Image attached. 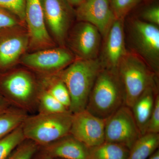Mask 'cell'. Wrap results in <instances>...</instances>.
<instances>
[{"label":"cell","instance_id":"6da1fadb","mask_svg":"<svg viewBox=\"0 0 159 159\" xmlns=\"http://www.w3.org/2000/svg\"><path fill=\"white\" fill-rule=\"evenodd\" d=\"M102 66L97 58H79L58 73L68 90L70 97V111L75 114L86 109L90 94Z\"/></svg>","mask_w":159,"mask_h":159},{"label":"cell","instance_id":"7a4b0ae2","mask_svg":"<svg viewBox=\"0 0 159 159\" xmlns=\"http://www.w3.org/2000/svg\"><path fill=\"white\" fill-rule=\"evenodd\" d=\"M124 105L125 91L118 70L102 67L94 83L85 109L105 120Z\"/></svg>","mask_w":159,"mask_h":159},{"label":"cell","instance_id":"3957f363","mask_svg":"<svg viewBox=\"0 0 159 159\" xmlns=\"http://www.w3.org/2000/svg\"><path fill=\"white\" fill-rule=\"evenodd\" d=\"M72 117L70 111L28 116L22 124L23 133L40 147L45 146L70 134Z\"/></svg>","mask_w":159,"mask_h":159},{"label":"cell","instance_id":"277c9868","mask_svg":"<svg viewBox=\"0 0 159 159\" xmlns=\"http://www.w3.org/2000/svg\"><path fill=\"white\" fill-rule=\"evenodd\" d=\"M136 54H125L118 67V72L125 93V105L131 108L148 88L156 85L155 73Z\"/></svg>","mask_w":159,"mask_h":159},{"label":"cell","instance_id":"5b68a950","mask_svg":"<svg viewBox=\"0 0 159 159\" xmlns=\"http://www.w3.org/2000/svg\"><path fill=\"white\" fill-rule=\"evenodd\" d=\"M0 90L11 105L26 112L37 105L39 90L34 78L27 71H15L3 77Z\"/></svg>","mask_w":159,"mask_h":159},{"label":"cell","instance_id":"8992f818","mask_svg":"<svg viewBox=\"0 0 159 159\" xmlns=\"http://www.w3.org/2000/svg\"><path fill=\"white\" fill-rule=\"evenodd\" d=\"M142 136L132 111L126 105L105 120V141L123 145L130 149Z\"/></svg>","mask_w":159,"mask_h":159},{"label":"cell","instance_id":"52a82bcc","mask_svg":"<svg viewBox=\"0 0 159 159\" xmlns=\"http://www.w3.org/2000/svg\"><path fill=\"white\" fill-rule=\"evenodd\" d=\"M132 37L136 49L147 64L157 74L159 72V30L157 25L136 20L132 26Z\"/></svg>","mask_w":159,"mask_h":159},{"label":"cell","instance_id":"ba28073f","mask_svg":"<svg viewBox=\"0 0 159 159\" xmlns=\"http://www.w3.org/2000/svg\"><path fill=\"white\" fill-rule=\"evenodd\" d=\"M70 134L88 148L105 142V120L85 109L73 114Z\"/></svg>","mask_w":159,"mask_h":159},{"label":"cell","instance_id":"9c48e42d","mask_svg":"<svg viewBox=\"0 0 159 159\" xmlns=\"http://www.w3.org/2000/svg\"><path fill=\"white\" fill-rule=\"evenodd\" d=\"M25 23L28 27L29 48L39 50L51 48L54 43L48 32L40 0H27Z\"/></svg>","mask_w":159,"mask_h":159},{"label":"cell","instance_id":"30bf717a","mask_svg":"<svg viewBox=\"0 0 159 159\" xmlns=\"http://www.w3.org/2000/svg\"><path fill=\"white\" fill-rule=\"evenodd\" d=\"M74 61V56L63 48H48L25 54L21 58L24 65L39 72L58 73Z\"/></svg>","mask_w":159,"mask_h":159},{"label":"cell","instance_id":"8fae6325","mask_svg":"<svg viewBox=\"0 0 159 159\" xmlns=\"http://www.w3.org/2000/svg\"><path fill=\"white\" fill-rule=\"evenodd\" d=\"M44 16L57 42L64 41L74 11L66 0H40Z\"/></svg>","mask_w":159,"mask_h":159},{"label":"cell","instance_id":"7c38bea8","mask_svg":"<svg viewBox=\"0 0 159 159\" xmlns=\"http://www.w3.org/2000/svg\"><path fill=\"white\" fill-rule=\"evenodd\" d=\"M75 15L77 19L93 25L104 36L116 19L109 0H84L77 7Z\"/></svg>","mask_w":159,"mask_h":159},{"label":"cell","instance_id":"4fadbf2b","mask_svg":"<svg viewBox=\"0 0 159 159\" xmlns=\"http://www.w3.org/2000/svg\"><path fill=\"white\" fill-rule=\"evenodd\" d=\"M0 32V69L14 65L29 46L28 32L17 26L2 29Z\"/></svg>","mask_w":159,"mask_h":159},{"label":"cell","instance_id":"5bb4252c","mask_svg":"<svg viewBox=\"0 0 159 159\" xmlns=\"http://www.w3.org/2000/svg\"><path fill=\"white\" fill-rule=\"evenodd\" d=\"M106 36L103 60L101 61L102 67L118 70L119 63L126 53L123 20L116 19Z\"/></svg>","mask_w":159,"mask_h":159},{"label":"cell","instance_id":"9a60e30c","mask_svg":"<svg viewBox=\"0 0 159 159\" xmlns=\"http://www.w3.org/2000/svg\"><path fill=\"white\" fill-rule=\"evenodd\" d=\"M100 33L93 25L80 23L73 34L71 45L80 58L95 59L99 51Z\"/></svg>","mask_w":159,"mask_h":159},{"label":"cell","instance_id":"2e32d148","mask_svg":"<svg viewBox=\"0 0 159 159\" xmlns=\"http://www.w3.org/2000/svg\"><path fill=\"white\" fill-rule=\"evenodd\" d=\"M40 148L53 159H87L89 148L70 134Z\"/></svg>","mask_w":159,"mask_h":159},{"label":"cell","instance_id":"e0dca14e","mask_svg":"<svg viewBox=\"0 0 159 159\" xmlns=\"http://www.w3.org/2000/svg\"><path fill=\"white\" fill-rule=\"evenodd\" d=\"M158 94L156 85L148 88L131 108L142 135L146 133V128Z\"/></svg>","mask_w":159,"mask_h":159},{"label":"cell","instance_id":"ac0fdd59","mask_svg":"<svg viewBox=\"0 0 159 159\" xmlns=\"http://www.w3.org/2000/svg\"><path fill=\"white\" fill-rule=\"evenodd\" d=\"M159 134L142 135L129 149L127 159H148L158 149Z\"/></svg>","mask_w":159,"mask_h":159},{"label":"cell","instance_id":"d6986e66","mask_svg":"<svg viewBox=\"0 0 159 159\" xmlns=\"http://www.w3.org/2000/svg\"><path fill=\"white\" fill-rule=\"evenodd\" d=\"M129 152L124 145L105 141L89 148L87 159H127Z\"/></svg>","mask_w":159,"mask_h":159},{"label":"cell","instance_id":"ffe728a7","mask_svg":"<svg viewBox=\"0 0 159 159\" xmlns=\"http://www.w3.org/2000/svg\"><path fill=\"white\" fill-rule=\"evenodd\" d=\"M28 116L26 111L14 106L0 114V139L21 125Z\"/></svg>","mask_w":159,"mask_h":159},{"label":"cell","instance_id":"44dd1931","mask_svg":"<svg viewBox=\"0 0 159 159\" xmlns=\"http://www.w3.org/2000/svg\"><path fill=\"white\" fill-rule=\"evenodd\" d=\"M43 84L42 88L48 91L69 110L71 99L68 90L57 74L47 77L43 80Z\"/></svg>","mask_w":159,"mask_h":159},{"label":"cell","instance_id":"7402d4cb","mask_svg":"<svg viewBox=\"0 0 159 159\" xmlns=\"http://www.w3.org/2000/svg\"><path fill=\"white\" fill-rule=\"evenodd\" d=\"M37 106L39 113H57L70 111L43 88L39 90Z\"/></svg>","mask_w":159,"mask_h":159},{"label":"cell","instance_id":"603a6c76","mask_svg":"<svg viewBox=\"0 0 159 159\" xmlns=\"http://www.w3.org/2000/svg\"><path fill=\"white\" fill-rule=\"evenodd\" d=\"M25 139L22 125L0 139V159H6L18 145Z\"/></svg>","mask_w":159,"mask_h":159},{"label":"cell","instance_id":"cb8c5ba5","mask_svg":"<svg viewBox=\"0 0 159 159\" xmlns=\"http://www.w3.org/2000/svg\"><path fill=\"white\" fill-rule=\"evenodd\" d=\"M39 148L35 142L25 139L15 148L6 159H32Z\"/></svg>","mask_w":159,"mask_h":159},{"label":"cell","instance_id":"d4e9b609","mask_svg":"<svg viewBox=\"0 0 159 159\" xmlns=\"http://www.w3.org/2000/svg\"><path fill=\"white\" fill-rule=\"evenodd\" d=\"M110 4L115 17L117 19H124L141 0H109Z\"/></svg>","mask_w":159,"mask_h":159},{"label":"cell","instance_id":"484cf974","mask_svg":"<svg viewBox=\"0 0 159 159\" xmlns=\"http://www.w3.org/2000/svg\"><path fill=\"white\" fill-rule=\"evenodd\" d=\"M27 0H0V7L16 16L21 22L25 23V9Z\"/></svg>","mask_w":159,"mask_h":159},{"label":"cell","instance_id":"4316f807","mask_svg":"<svg viewBox=\"0 0 159 159\" xmlns=\"http://www.w3.org/2000/svg\"><path fill=\"white\" fill-rule=\"evenodd\" d=\"M20 23L16 16L0 7V30L17 26Z\"/></svg>","mask_w":159,"mask_h":159},{"label":"cell","instance_id":"83f0119b","mask_svg":"<svg viewBox=\"0 0 159 159\" xmlns=\"http://www.w3.org/2000/svg\"><path fill=\"white\" fill-rule=\"evenodd\" d=\"M159 95L158 94L156 97L153 111L146 128V133L159 134Z\"/></svg>","mask_w":159,"mask_h":159},{"label":"cell","instance_id":"f1b7e54d","mask_svg":"<svg viewBox=\"0 0 159 159\" xmlns=\"http://www.w3.org/2000/svg\"><path fill=\"white\" fill-rule=\"evenodd\" d=\"M142 17L147 22L155 25H159V6H152L147 8L142 13Z\"/></svg>","mask_w":159,"mask_h":159},{"label":"cell","instance_id":"f546056e","mask_svg":"<svg viewBox=\"0 0 159 159\" xmlns=\"http://www.w3.org/2000/svg\"><path fill=\"white\" fill-rule=\"evenodd\" d=\"M11 106L10 103L0 93V114L10 108Z\"/></svg>","mask_w":159,"mask_h":159},{"label":"cell","instance_id":"4dcf8cb0","mask_svg":"<svg viewBox=\"0 0 159 159\" xmlns=\"http://www.w3.org/2000/svg\"><path fill=\"white\" fill-rule=\"evenodd\" d=\"M38 152L32 159H53L52 157L43 151L41 150L39 152Z\"/></svg>","mask_w":159,"mask_h":159},{"label":"cell","instance_id":"1f68e13d","mask_svg":"<svg viewBox=\"0 0 159 159\" xmlns=\"http://www.w3.org/2000/svg\"><path fill=\"white\" fill-rule=\"evenodd\" d=\"M71 6H78L83 2L84 0H66Z\"/></svg>","mask_w":159,"mask_h":159},{"label":"cell","instance_id":"d6a6232c","mask_svg":"<svg viewBox=\"0 0 159 159\" xmlns=\"http://www.w3.org/2000/svg\"><path fill=\"white\" fill-rule=\"evenodd\" d=\"M148 159H159V149L156 151Z\"/></svg>","mask_w":159,"mask_h":159},{"label":"cell","instance_id":"836d02e7","mask_svg":"<svg viewBox=\"0 0 159 159\" xmlns=\"http://www.w3.org/2000/svg\"><path fill=\"white\" fill-rule=\"evenodd\" d=\"M53 159H59V158H54Z\"/></svg>","mask_w":159,"mask_h":159}]
</instances>
